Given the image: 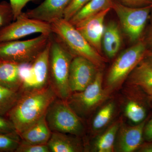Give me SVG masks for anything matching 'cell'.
<instances>
[{"label": "cell", "mask_w": 152, "mask_h": 152, "mask_svg": "<svg viewBox=\"0 0 152 152\" xmlns=\"http://www.w3.org/2000/svg\"><path fill=\"white\" fill-rule=\"evenodd\" d=\"M57 98L49 85L42 88L24 91L6 117L20 134L45 115L49 106Z\"/></svg>", "instance_id": "cell-1"}, {"label": "cell", "mask_w": 152, "mask_h": 152, "mask_svg": "<svg viewBox=\"0 0 152 152\" xmlns=\"http://www.w3.org/2000/svg\"><path fill=\"white\" fill-rule=\"evenodd\" d=\"M49 85L57 97L67 100L72 94L69 75L72 60L75 56L53 33L50 35Z\"/></svg>", "instance_id": "cell-2"}, {"label": "cell", "mask_w": 152, "mask_h": 152, "mask_svg": "<svg viewBox=\"0 0 152 152\" xmlns=\"http://www.w3.org/2000/svg\"><path fill=\"white\" fill-rule=\"evenodd\" d=\"M50 23L53 33L75 56L83 57L89 60L99 70H102L104 66V58L69 21L61 18L54 20Z\"/></svg>", "instance_id": "cell-3"}, {"label": "cell", "mask_w": 152, "mask_h": 152, "mask_svg": "<svg viewBox=\"0 0 152 152\" xmlns=\"http://www.w3.org/2000/svg\"><path fill=\"white\" fill-rule=\"evenodd\" d=\"M147 53L146 45L142 41L121 53L109 71L104 88L111 94L118 89Z\"/></svg>", "instance_id": "cell-4"}, {"label": "cell", "mask_w": 152, "mask_h": 152, "mask_svg": "<svg viewBox=\"0 0 152 152\" xmlns=\"http://www.w3.org/2000/svg\"><path fill=\"white\" fill-rule=\"evenodd\" d=\"M103 74L98 71L94 80L81 91L72 93L66 101L71 108L82 119L93 113L111 93L103 86Z\"/></svg>", "instance_id": "cell-5"}, {"label": "cell", "mask_w": 152, "mask_h": 152, "mask_svg": "<svg viewBox=\"0 0 152 152\" xmlns=\"http://www.w3.org/2000/svg\"><path fill=\"white\" fill-rule=\"evenodd\" d=\"M45 118L52 132L66 133L79 137L84 134L83 119L71 108L66 101L57 97L48 108Z\"/></svg>", "instance_id": "cell-6"}, {"label": "cell", "mask_w": 152, "mask_h": 152, "mask_svg": "<svg viewBox=\"0 0 152 152\" xmlns=\"http://www.w3.org/2000/svg\"><path fill=\"white\" fill-rule=\"evenodd\" d=\"M50 34H41L26 40L0 42V60L18 64H31L46 47Z\"/></svg>", "instance_id": "cell-7"}, {"label": "cell", "mask_w": 152, "mask_h": 152, "mask_svg": "<svg viewBox=\"0 0 152 152\" xmlns=\"http://www.w3.org/2000/svg\"><path fill=\"white\" fill-rule=\"evenodd\" d=\"M152 5L132 7L113 1L112 9L119 19L124 32L132 42L141 37L151 11Z\"/></svg>", "instance_id": "cell-8"}, {"label": "cell", "mask_w": 152, "mask_h": 152, "mask_svg": "<svg viewBox=\"0 0 152 152\" xmlns=\"http://www.w3.org/2000/svg\"><path fill=\"white\" fill-rule=\"evenodd\" d=\"M35 33L50 34V23L31 18L22 12L14 21L0 29V42L18 40Z\"/></svg>", "instance_id": "cell-9"}, {"label": "cell", "mask_w": 152, "mask_h": 152, "mask_svg": "<svg viewBox=\"0 0 152 152\" xmlns=\"http://www.w3.org/2000/svg\"><path fill=\"white\" fill-rule=\"evenodd\" d=\"M100 70L92 62L86 58L75 56L72 60L69 85L72 93L81 91L91 84Z\"/></svg>", "instance_id": "cell-10"}, {"label": "cell", "mask_w": 152, "mask_h": 152, "mask_svg": "<svg viewBox=\"0 0 152 152\" xmlns=\"http://www.w3.org/2000/svg\"><path fill=\"white\" fill-rule=\"evenodd\" d=\"M111 8H108L80 22L75 26L89 43L102 54V39L105 25L104 20Z\"/></svg>", "instance_id": "cell-11"}, {"label": "cell", "mask_w": 152, "mask_h": 152, "mask_svg": "<svg viewBox=\"0 0 152 152\" xmlns=\"http://www.w3.org/2000/svg\"><path fill=\"white\" fill-rule=\"evenodd\" d=\"M146 121L134 126L121 122L116 138L115 151L132 152L141 145L143 139L144 128Z\"/></svg>", "instance_id": "cell-12"}, {"label": "cell", "mask_w": 152, "mask_h": 152, "mask_svg": "<svg viewBox=\"0 0 152 152\" xmlns=\"http://www.w3.org/2000/svg\"><path fill=\"white\" fill-rule=\"evenodd\" d=\"M72 0H45L35 8L23 12L31 18L50 23L57 19L63 18L65 11Z\"/></svg>", "instance_id": "cell-13"}, {"label": "cell", "mask_w": 152, "mask_h": 152, "mask_svg": "<svg viewBox=\"0 0 152 152\" xmlns=\"http://www.w3.org/2000/svg\"><path fill=\"white\" fill-rule=\"evenodd\" d=\"M124 90L125 100L123 111L125 116L135 124L142 122L146 117V109L139 97L138 87L127 85Z\"/></svg>", "instance_id": "cell-14"}, {"label": "cell", "mask_w": 152, "mask_h": 152, "mask_svg": "<svg viewBox=\"0 0 152 152\" xmlns=\"http://www.w3.org/2000/svg\"><path fill=\"white\" fill-rule=\"evenodd\" d=\"M47 144L50 152H80L85 150L81 137L66 133L52 132Z\"/></svg>", "instance_id": "cell-15"}, {"label": "cell", "mask_w": 152, "mask_h": 152, "mask_svg": "<svg viewBox=\"0 0 152 152\" xmlns=\"http://www.w3.org/2000/svg\"><path fill=\"white\" fill-rule=\"evenodd\" d=\"M126 84L140 88L148 96L152 95V66L143 59L126 79Z\"/></svg>", "instance_id": "cell-16"}, {"label": "cell", "mask_w": 152, "mask_h": 152, "mask_svg": "<svg viewBox=\"0 0 152 152\" xmlns=\"http://www.w3.org/2000/svg\"><path fill=\"white\" fill-rule=\"evenodd\" d=\"M50 40L37 58L32 63L34 88H42L49 85Z\"/></svg>", "instance_id": "cell-17"}, {"label": "cell", "mask_w": 152, "mask_h": 152, "mask_svg": "<svg viewBox=\"0 0 152 152\" xmlns=\"http://www.w3.org/2000/svg\"><path fill=\"white\" fill-rule=\"evenodd\" d=\"M52 132L46 120L45 115L19 135L21 140L29 143L48 144Z\"/></svg>", "instance_id": "cell-18"}, {"label": "cell", "mask_w": 152, "mask_h": 152, "mask_svg": "<svg viewBox=\"0 0 152 152\" xmlns=\"http://www.w3.org/2000/svg\"><path fill=\"white\" fill-rule=\"evenodd\" d=\"M122 44L121 32L118 25L114 22L105 26L102 39V49L107 58H114L119 51Z\"/></svg>", "instance_id": "cell-19"}, {"label": "cell", "mask_w": 152, "mask_h": 152, "mask_svg": "<svg viewBox=\"0 0 152 152\" xmlns=\"http://www.w3.org/2000/svg\"><path fill=\"white\" fill-rule=\"evenodd\" d=\"M22 85L19 64L0 60V86L12 91H21Z\"/></svg>", "instance_id": "cell-20"}, {"label": "cell", "mask_w": 152, "mask_h": 152, "mask_svg": "<svg viewBox=\"0 0 152 152\" xmlns=\"http://www.w3.org/2000/svg\"><path fill=\"white\" fill-rule=\"evenodd\" d=\"M113 2V0H90L69 21L75 26L102 11L112 9Z\"/></svg>", "instance_id": "cell-21"}, {"label": "cell", "mask_w": 152, "mask_h": 152, "mask_svg": "<svg viewBox=\"0 0 152 152\" xmlns=\"http://www.w3.org/2000/svg\"><path fill=\"white\" fill-rule=\"evenodd\" d=\"M122 122V120L119 119L99 136L94 143V151L98 152L115 151L116 138Z\"/></svg>", "instance_id": "cell-22"}, {"label": "cell", "mask_w": 152, "mask_h": 152, "mask_svg": "<svg viewBox=\"0 0 152 152\" xmlns=\"http://www.w3.org/2000/svg\"><path fill=\"white\" fill-rule=\"evenodd\" d=\"M115 108V102L111 101L98 111L93 118L91 124L93 134L99 132L109 125L113 117Z\"/></svg>", "instance_id": "cell-23"}, {"label": "cell", "mask_w": 152, "mask_h": 152, "mask_svg": "<svg viewBox=\"0 0 152 152\" xmlns=\"http://www.w3.org/2000/svg\"><path fill=\"white\" fill-rule=\"evenodd\" d=\"M22 91H12L0 86V115L6 116L15 104Z\"/></svg>", "instance_id": "cell-24"}, {"label": "cell", "mask_w": 152, "mask_h": 152, "mask_svg": "<svg viewBox=\"0 0 152 152\" xmlns=\"http://www.w3.org/2000/svg\"><path fill=\"white\" fill-rule=\"evenodd\" d=\"M20 142L17 133H0V152H15Z\"/></svg>", "instance_id": "cell-25"}, {"label": "cell", "mask_w": 152, "mask_h": 152, "mask_svg": "<svg viewBox=\"0 0 152 152\" xmlns=\"http://www.w3.org/2000/svg\"><path fill=\"white\" fill-rule=\"evenodd\" d=\"M14 21L13 11L10 3L0 2V29Z\"/></svg>", "instance_id": "cell-26"}, {"label": "cell", "mask_w": 152, "mask_h": 152, "mask_svg": "<svg viewBox=\"0 0 152 152\" xmlns=\"http://www.w3.org/2000/svg\"><path fill=\"white\" fill-rule=\"evenodd\" d=\"M15 152H50L48 144L38 145L22 140Z\"/></svg>", "instance_id": "cell-27"}, {"label": "cell", "mask_w": 152, "mask_h": 152, "mask_svg": "<svg viewBox=\"0 0 152 152\" xmlns=\"http://www.w3.org/2000/svg\"><path fill=\"white\" fill-rule=\"evenodd\" d=\"M90 0H72L66 8L63 18L69 21L81 9H82Z\"/></svg>", "instance_id": "cell-28"}, {"label": "cell", "mask_w": 152, "mask_h": 152, "mask_svg": "<svg viewBox=\"0 0 152 152\" xmlns=\"http://www.w3.org/2000/svg\"><path fill=\"white\" fill-rule=\"evenodd\" d=\"M37 0H10L14 15V20L23 12V9L28 3Z\"/></svg>", "instance_id": "cell-29"}, {"label": "cell", "mask_w": 152, "mask_h": 152, "mask_svg": "<svg viewBox=\"0 0 152 152\" xmlns=\"http://www.w3.org/2000/svg\"><path fill=\"white\" fill-rule=\"evenodd\" d=\"M132 7H142L152 5V0H113Z\"/></svg>", "instance_id": "cell-30"}, {"label": "cell", "mask_w": 152, "mask_h": 152, "mask_svg": "<svg viewBox=\"0 0 152 152\" xmlns=\"http://www.w3.org/2000/svg\"><path fill=\"white\" fill-rule=\"evenodd\" d=\"M0 133H17L12 123L7 117L0 115Z\"/></svg>", "instance_id": "cell-31"}, {"label": "cell", "mask_w": 152, "mask_h": 152, "mask_svg": "<svg viewBox=\"0 0 152 152\" xmlns=\"http://www.w3.org/2000/svg\"><path fill=\"white\" fill-rule=\"evenodd\" d=\"M143 138L148 142H152V117L145 124L143 131Z\"/></svg>", "instance_id": "cell-32"}, {"label": "cell", "mask_w": 152, "mask_h": 152, "mask_svg": "<svg viewBox=\"0 0 152 152\" xmlns=\"http://www.w3.org/2000/svg\"><path fill=\"white\" fill-rule=\"evenodd\" d=\"M137 151L141 152H152V142H148L147 143L142 144Z\"/></svg>", "instance_id": "cell-33"}, {"label": "cell", "mask_w": 152, "mask_h": 152, "mask_svg": "<svg viewBox=\"0 0 152 152\" xmlns=\"http://www.w3.org/2000/svg\"><path fill=\"white\" fill-rule=\"evenodd\" d=\"M145 57L146 60H145V61L152 66V52L149 53H147Z\"/></svg>", "instance_id": "cell-34"}, {"label": "cell", "mask_w": 152, "mask_h": 152, "mask_svg": "<svg viewBox=\"0 0 152 152\" xmlns=\"http://www.w3.org/2000/svg\"><path fill=\"white\" fill-rule=\"evenodd\" d=\"M148 42L150 46L152 48V29L149 34L148 37Z\"/></svg>", "instance_id": "cell-35"}, {"label": "cell", "mask_w": 152, "mask_h": 152, "mask_svg": "<svg viewBox=\"0 0 152 152\" xmlns=\"http://www.w3.org/2000/svg\"><path fill=\"white\" fill-rule=\"evenodd\" d=\"M148 100L149 103L150 104V105L152 107V95L148 96Z\"/></svg>", "instance_id": "cell-36"}, {"label": "cell", "mask_w": 152, "mask_h": 152, "mask_svg": "<svg viewBox=\"0 0 152 152\" xmlns=\"http://www.w3.org/2000/svg\"><path fill=\"white\" fill-rule=\"evenodd\" d=\"M151 22L152 23V8H151Z\"/></svg>", "instance_id": "cell-37"}]
</instances>
